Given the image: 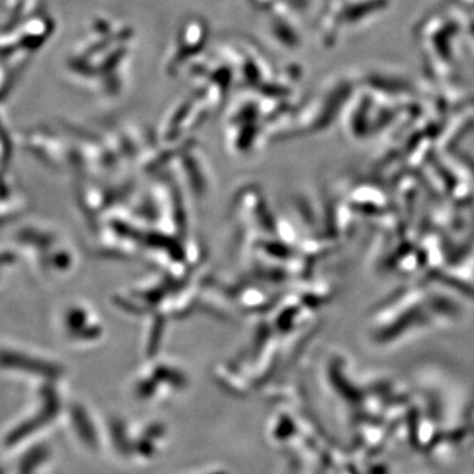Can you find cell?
Returning a JSON list of instances; mask_svg holds the SVG:
<instances>
[{"instance_id":"cell-1","label":"cell","mask_w":474,"mask_h":474,"mask_svg":"<svg viewBox=\"0 0 474 474\" xmlns=\"http://www.w3.org/2000/svg\"><path fill=\"white\" fill-rule=\"evenodd\" d=\"M55 412H57V409H55L53 402H50L43 414H40L32 421H28L22 426H19L15 431L10 433V436L7 438V445H15V444H18V442H20L22 439H25L27 436H29L36 430H39L40 427L45 426L49 419H52L55 415Z\"/></svg>"},{"instance_id":"cell-2","label":"cell","mask_w":474,"mask_h":474,"mask_svg":"<svg viewBox=\"0 0 474 474\" xmlns=\"http://www.w3.org/2000/svg\"><path fill=\"white\" fill-rule=\"evenodd\" d=\"M73 419H74V426H76L78 435L82 438V440L91 447H95L97 433L94 432V427L91 421H88L86 414H83L82 409H76L73 412Z\"/></svg>"},{"instance_id":"cell-3","label":"cell","mask_w":474,"mask_h":474,"mask_svg":"<svg viewBox=\"0 0 474 474\" xmlns=\"http://www.w3.org/2000/svg\"><path fill=\"white\" fill-rule=\"evenodd\" d=\"M45 456H46V452H45L43 449H36L34 452L28 454V456L24 459V461H22V472H24V473L31 472L37 463H40L41 460H43Z\"/></svg>"}]
</instances>
